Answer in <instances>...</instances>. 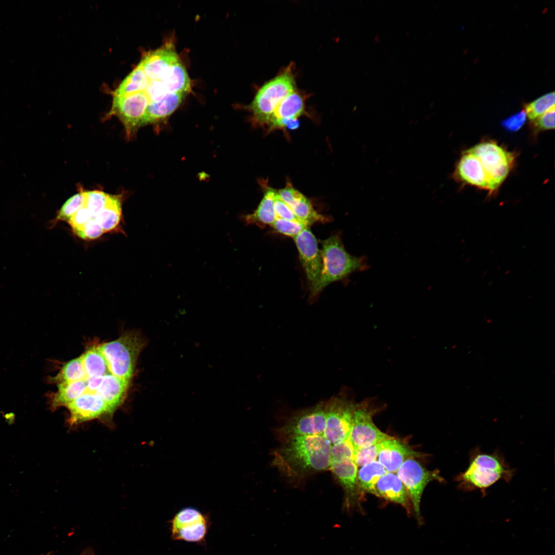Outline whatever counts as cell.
<instances>
[{
  "mask_svg": "<svg viewBox=\"0 0 555 555\" xmlns=\"http://www.w3.org/2000/svg\"><path fill=\"white\" fill-rule=\"evenodd\" d=\"M272 464L285 475L301 478L329 469L332 445L323 436L297 437L282 441Z\"/></svg>",
  "mask_w": 555,
  "mask_h": 555,
  "instance_id": "cell-1",
  "label": "cell"
},
{
  "mask_svg": "<svg viewBox=\"0 0 555 555\" xmlns=\"http://www.w3.org/2000/svg\"><path fill=\"white\" fill-rule=\"evenodd\" d=\"M515 473L498 450L489 453L476 447L470 452L468 468L457 475L455 480L460 491L478 490L485 496L489 487L499 480L509 483Z\"/></svg>",
  "mask_w": 555,
  "mask_h": 555,
  "instance_id": "cell-2",
  "label": "cell"
},
{
  "mask_svg": "<svg viewBox=\"0 0 555 555\" xmlns=\"http://www.w3.org/2000/svg\"><path fill=\"white\" fill-rule=\"evenodd\" d=\"M322 247V269L318 283L311 292L313 297L330 283L367 267L365 258L351 255L346 251L339 234L323 240Z\"/></svg>",
  "mask_w": 555,
  "mask_h": 555,
  "instance_id": "cell-3",
  "label": "cell"
},
{
  "mask_svg": "<svg viewBox=\"0 0 555 555\" xmlns=\"http://www.w3.org/2000/svg\"><path fill=\"white\" fill-rule=\"evenodd\" d=\"M294 66L291 63L258 90L247 106L254 126H265L280 102L297 89Z\"/></svg>",
  "mask_w": 555,
  "mask_h": 555,
  "instance_id": "cell-4",
  "label": "cell"
},
{
  "mask_svg": "<svg viewBox=\"0 0 555 555\" xmlns=\"http://www.w3.org/2000/svg\"><path fill=\"white\" fill-rule=\"evenodd\" d=\"M144 346V341L140 334L131 332L125 333L117 340L105 343L98 348L107 362L111 374L130 381Z\"/></svg>",
  "mask_w": 555,
  "mask_h": 555,
  "instance_id": "cell-5",
  "label": "cell"
},
{
  "mask_svg": "<svg viewBox=\"0 0 555 555\" xmlns=\"http://www.w3.org/2000/svg\"><path fill=\"white\" fill-rule=\"evenodd\" d=\"M325 402L326 420L323 436L332 445L347 439L357 403L342 393Z\"/></svg>",
  "mask_w": 555,
  "mask_h": 555,
  "instance_id": "cell-6",
  "label": "cell"
},
{
  "mask_svg": "<svg viewBox=\"0 0 555 555\" xmlns=\"http://www.w3.org/2000/svg\"><path fill=\"white\" fill-rule=\"evenodd\" d=\"M396 473L406 490L416 519L420 524L422 523L420 502L425 487L433 480L442 482L444 479L438 470L427 469L414 458L404 461Z\"/></svg>",
  "mask_w": 555,
  "mask_h": 555,
  "instance_id": "cell-7",
  "label": "cell"
},
{
  "mask_svg": "<svg viewBox=\"0 0 555 555\" xmlns=\"http://www.w3.org/2000/svg\"><path fill=\"white\" fill-rule=\"evenodd\" d=\"M374 400L366 399L357 403L349 435L354 449L377 444L392 437L380 430L373 421V415L379 411V407L374 405Z\"/></svg>",
  "mask_w": 555,
  "mask_h": 555,
  "instance_id": "cell-8",
  "label": "cell"
},
{
  "mask_svg": "<svg viewBox=\"0 0 555 555\" xmlns=\"http://www.w3.org/2000/svg\"><path fill=\"white\" fill-rule=\"evenodd\" d=\"M467 151L480 160L493 191L496 190L506 179L513 164V154L492 141L480 143Z\"/></svg>",
  "mask_w": 555,
  "mask_h": 555,
  "instance_id": "cell-9",
  "label": "cell"
},
{
  "mask_svg": "<svg viewBox=\"0 0 555 555\" xmlns=\"http://www.w3.org/2000/svg\"><path fill=\"white\" fill-rule=\"evenodd\" d=\"M326 402H321L293 415L279 430L282 441L290 438L323 435L326 425Z\"/></svg>",
  "mask_w": 555,
  "mask_h": 555,
  "instance_id": "cell-10",
  "label": "cell"
},
{
  "mask_svg": "<svg viewBox=\"0 0 555 555\" xmlns=\"http://www.w3.org/2000/svg\"><path fill=\"white\" fill-rule=\"evenodd\" d=\"M208 530L205 514L194 507L183 508L177 512L171 521V534L176 540L190 542L201 541Z\"/></svg>",
  "mask_w": 555,
  "mask_h": 555,
  "instance_id": "cell-11",
  "label": "cell"
},
{
  "mask_svg": "<svg viewBox=\"0 0 555 555\" xmlns=\"http://www.w3.org/2000/svg\"><path fill=\"white\" fill-rule=\"evenodd\" d=\"M293 238L312 292L318 283L322 269L321 250L309 227Z\"/></svg>",
  "mask_w": 555,
  "mask_h": 555,
  "instance_id": "cell-12",
  "label": "cell"
},
{
  "mask_svg": "<svg viewBox=\"0 0 555 555\" xmlns=\"http://www.w3.org/2000/svg\"><path fill=\"white\" fill-rule=\"evenodd\" d=\"M306 95L297 90L285 97L278 105L268 120V132L274 130L297 127V119L305 112Z\"/></svg>",
  "mask_w": 555,
  "mask_h": 555,
  "instance_id": "cell-13",
  "label": "cell"
},
{
  "mask_svg": "<svg viewBox=\"0 0 555 555\" xmlns=\"http://www.w3.org/2000/svg\"><path fill=\"white\" fill-rule=\"evenodd\" d=\"M66 406L70 413L69 422L71 425L112 413L102 397L96 392H85Z\"/></svg>",
  "mask_w": 555,
  "mask_h": 555,
  "instance_id": "cell-14",
  "label": "cell"
},
{
  "mask_svg": "<svg viewBox=\"0 0 555 555\" xmlns=\"http://www.w3.org/2000/svg\"><path fill=\"white\" fill-rule=\"evenodd\" d=\"M379 446L378 461L388 472L396 473L406 459L422 455L393 437L381 441Z\"/></svg>",
  "mask_w": 555,
  "mask_h": 555,
  "instance_id": "cell-15",
  "label": "cell"
},
{
  "mask_svg": "<svg viewBox=\"0 0 555 555\" xmlns=\"http://www.w3.org/2000/svg\"><path fill=\"white\" fill-rule=\"evenodd\" d=\"M281 199L291 209L297 217L308 225L316 222H325L327 218L313 208L311 201L300 191L288 183L278 191Z\"/></svg>",
  "mask_w": 555,
  "mask_h": 555,
  "instance_id": "cell-16",
  "label": "cell"
},
{
  "mask_svg": "<svg viewBox=\"0 0 555 555\" xmlns=\"http://www.w3.org/2000/svg\"><path fill=\"white\" fill-rule=\"evenodd\" d=\"M329 469L344 489L345 506L354 507L358 499V467L353 459L330 461Z\"/></svg>",
  "mask_w": 555,
  "mask_h": 555,
  "instance_id": "cell-17",
  "label": "cell"
},
{
  "mask_svg": "<svg viewBox=\"0 0 555 555\" xmlns=\"http://www.w3.org/2000/svg\"><path fill=\"white\" fill-rule=\"evenodd\" d=\"M372 494L401 505L408 513L412 511V506L406 490L396 473L387 472L381 476Z\"/></svg>",
  "mask_w": 555,
  "mask_h": 555,
  "instance_id": "cell-18",
  "label": "cell"
},
{
  "mask_svg": "<svg viewBox=\"0 0 555 555\" xmlns=\"http://www.w3.org/2000/svg\"><path fill=\"white\" fill-rule=\"evenodd\" d=\"M456 176L462 181L480 188L493 191L489 178L480 160L474 154L466 151L459 161Z\"/></svg>",
  "mask_w": 555,
  "mask_h": 555,
  "instance_id": "cell-19",
  "label": "cell"
},
{
  "mask_svg": "<svg viewBox=\"0 0 555 555\" xmlns=\"http://www.w3.org/2000/svg\"><path fill=\"white\" fill-rule=\"evenodd\" d=\"M129 382L111 374L103 377L96 393L102 397L112 413L123 402Z\"/></svg>",
  "mask_w": 555,
  "mask_h": 555,
  "instance_id": "cell-20",
  "label": "cell"
},
{
  "mask_svg": "<svg viewBox=\"0 0 555 555\" xmlns=\"http://www.w3.org/2000/svg\"><path fill=\"white\" fill-rule=\"evenodd\" d=\"M186 94H168L159 102L147 106L143 126L158 124L166 120L180 105Z\"/></svg>",
  "mask_w": 555,
  "mask_h": 555,
  "instance_id": "cell-21",
  "label": "cell"
},
{
  "mask_svg": "<svg viewBox=\"0 0 555 555\" xmlns=\"http://www.w3.org/2000/svg\"><path fill=\"white\" fill-rule=\"evenodd\" d=\"M262 182L261 185L265 187L263 197L253 213L244 216V219L247 224L271 225L276 218L274 200L278 191Z\"/></svg>",
  "mask_w": 555,
  "mask_h": 555,
  "instance_id": "cell-22",
  "label": "cell"
},
{
  "mask_svg": "<svg viewBox=\"0 0 555 555\" xmlns=\"http://www.w3.org/2000/svg\"><path fill=\"white\" fill-rule=\"evenodd\" d=\"M87 392V379L58 384L57 392L51 396L50 404L52 410L66 406L85 392Z\"/></svg>",
  "mask_w": 555,
  "mask_h": 555,
  "instance_id": "cell-23",
  "label": "cell"
},
{
  "mask_svg": "<svg viewBox=\"0 0 555 555\" xmlns=\"http://www.w3.org/2000/svg\"><path fill=\"white\" fill-rule=\"evenodd\" d=\"M169 93L187 94L190 88V81L187 72L180 62L173 64L161 78Z\"/></svg>",
  "mask_w": 555,
  "mask_h": 555,
  "instance_id": "cell-24",
  "label": "cell"
},
{
  "mask_svg": "<svg viewBox=\"0 0 555 555\" xmlns=\"http://www.w3.org/2000/svg\"><path fill=\"white\" fill-rule=\"evenodd\" d=\"M121 214L119 196L110 195L106 205L94 217L105 233L115 230L119 226Z\"/></svg>",
  "mask_w": 555,
  "mask_h": 555,
  "instance_id": "cell-25",
  "label": "cell"
},
{
  "mask_svg": "<svg viewBox=\"0 0 555 555\" xmlns=\"http://www.w3.org/2000/svg\"><path fill=\"white\" fill-rule=\"evenodd\" d=\"M387 472L385 468L377 460L361 467L357 471L359 490L363 493L372 494L378 480Z\"/></svg>",
  "mask_w": 555,
  "mask_h": 555,
  "instance_id": "cell-26",
  "label": "cell"
},
{
  "mask_svg": "<svg viewBox=\"0 0 555 555\" xmlns=\"http://www.w3.org/2000/svg\"><path fill=\"white\" fill-rule=\"evenodd\" d=\"M81 357L88 378L101 377L111 374L107 362L98 346L88 349Z\"/></svg>",
  "mask_w": 555,
  "mask_h": 555,
  "instance_id": "cell-27",
  "label": "cell"
},
{
  "mask_svg": "<svg viewBox=\"0 0 555 555\" xmlns=\"http://www.w3.org/2000/svg\"><path fill=\"white\" fill-rule=\"evenodd\" d=\"M82 357L67 362L59 373L53 379L57 384L71 382L87 379Z\"/></svg>",
  "mask_w": 555,
  "mask_h": 555,
  "instance_id": "cell-28",
  "label": "cell"
},
{
  "mask_svg": "<svg viewBox=\"0 0 555 555\" xmlns=\"http://www.w3.org/2000/svg\"><path fill=\"white\" fill-rule=\"evenodd\" d=\"M86 191H81L69 198L58 211L52 226L59 221H68L71 216L85 205Z\"/></svg>",
  "mask_w": 555,
  "mask_h": 555,
  "instance_id": "cell-29",
  "label": "cell"
},
{
  "mask_svg": "<svg viewBox=\"0 0 555 555\" xmlns=\"http://www.w3.org/2000/svg\"><path fill=\"white\" fill-rule=\"evenodd\" d=\"M554 107V92L545 94L525 105V113L529 119L534 121Z\"/></svg>",
  "mask_w": 555,
  "mask_h": 555,
  "instance_id": "cell-30",
  "label": "cell"
},
{
  "mask_svg": "<svg viewBox=\"0 0 555 555\" xmlns=\"http://www.w3.org/2000/svg\"><path fill=\"white\" fill-rule=\"evenodd\" d=\"M271 226L278 232L294 238L310 225L300 220L276 217Z\"/></svg>",
  "mask_w": 555,
  "mask_h": 555,
  "instance_id": "cell-31",
  "label": "cell"
},
{
  "mask_svg": "<svg viewBox=\"0 0 555 555\" xmlns=\"http://www.w3.org/2000/svg\"><path fill=\"white\" fill-rule=\"evenodd\" d=\"M110 195L99 190L86 191L84 206L95 216L106 205Z\"/></svg>",
  "mask_w": 555,
  "mask_h": 555,
  "instance_id": "cell-32",
  "label": "cell"
},
{
  "mask_svg": "<svg viewBox=\"0 0 555 555\" xmlns=\"http://www.w3.org/2000/svg\"><path fill=\"white\" fill-rule=\"evenodd\" d=\"M72 230L79 237L84 240L97 239L104 233L94 216L82 226Z\"/></svg>",
  "mask_w": 555,
  "mask_h": 555,
  "instance_id": "cell-33",
  "label": "cell"
},
{
  "mask_svg": "<svg viewBox=\"0 0 555 555\" xmlns=\"http://www.w3.org/2000/svg\"><path fill=\"white\" fill-rule=\"evenodd\" d=\"M379 443L354 449L353 460L357 467H362L377 460Z\"/></svg>",
  "mask_w": 555,
  "mask_h": 555,
  "instance_id": "cell-34",
  "label": "cell"
},
{
  "mask_svg": "<svg viewBox=\"0 0 555 555\" xmlns=\"http://www.w3.org/2000/svg\"><path fill=\"white\" fill-rule=\"evenodd\" d=\"M274 209L276 217L288 220H300L290 207L281 199L278 192L274 200Z\"/></svg>",
  "mask_w": 555,
  "mask_h": 555,
  "instance_id": "cell-35",
  "label": "cell"
},
{
  "mask_svg": "<svg viewBox=\"0 0 555 555\" xmlns=\"http://www.w3.org/2000/svg\"><path fill=\"white\" fill-rule=\"evenodd\" d=\"M554 107L533 121V126L537 130H551L554 128Z\"/></svg>",
  "mask_w": 555,
  "mask_h": 555,
  "instance_id": "cell-36",
  "label": "cell"
},
{
  "mask_svg": "<svg viewBox=\"0 0 555 555\" xmlns=\"http://www.w3.org/2000/svg\"><path fill=\"white\" fill-rule=\"evenodd\" d=\"M526 117L525 110H522L504 120L502 124L507 130L515 132L522 127L526 120Z\"/></svg>",
  "mask_w": 555,
  "mask_h": 555,
  "instance_id": "cell-37",
  "label": "cell"
},
{
  "mask_svg": "<svg viewBox=\"0 0 555 555\" xmlns=\"http://www.w3.org/2000/svg\"><path fill=\"white\" fill-rule=\"evenodd\" d=\"M92 217L88 210L84 206L71 216L68 223L73 229L82 226Z\"/></svg>",
  "mask_w": 555,
  "mask_h": 555,
  "instance_id": "cell-38",
  "label": "cell"
},
{
  "mask_svg": "<svg viewBox=\"0 0 555 555\" xmlns=\"http://www.w3.org/2000/svg\"><path fill=\"white\" fill-rule=\"evenodd\" d=\"M103 377V376L87 378V392H96L97 388L102 380Z\"/></svg>",
  "mask_w": 555,
  "mask_h": 555,
  "instance_id": "cell-39",
  "label": "cell"
},
{
  "mask_svg": "<svg viewBox=\"0 0 555 555\" xmlns=\"http://www.w3.org/2000/svg\"><path fill=\"white\" fill-rule=\"evenodd\" d=\"M45 555H51L50 553ZM79 555H97L94 550L91 547H87L83 550Z\"/></svg>",
  "mask_w": 555,
  "mask_h": 555,
  "instance_id": "cell-40",
  "label": "cell"
}]
</instances>
